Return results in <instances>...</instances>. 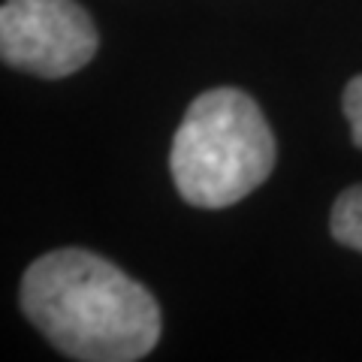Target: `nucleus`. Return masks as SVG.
Segmentation results:
<instances>
[{
    "label": "nucleus",
    "mask_w": 362,
    "mask_h": 362,
    "mask_svg": "<svg viewBox=\"0 0 362 362\" xmlns=\"http://www.w3.org/2000/svg\"><path fill=\"white\" fill-rule=\"evenodd\" d=\"M18 299L45 341L70 359L136 362L160 341V308L151 290L85 247L33 259Z\"/></svg>",
    "instance_id": "nucleus-1"
},
{
    "label": "nucleus",
    "mask_w": 362,
    "mask_h": 362,
    "mask_svg": "<svg viewBox=\"0 0 362 362\" xmlns=\"http://www.w3.org/2000/svg\"><path fill=\"white\" fill-rule=\"evenodd\" d=\"M275 157V136L254 97L239 88H211L178 124L169 169L185 202L226 209L263 185Z\"/></svg>",
    "instance_id": "nucleus-2"
},
{
    "label": "nucleus",
    "mask_w": 362,
    "mask_h": 362,
    "mask_svg": "<svg viewBox=\"0 0 362 362\" xmlns=\"http://www.w3.org/2000/svg\"><path fill=\"white\" fill-rule=\"evenodd\" d=\"M100 33L76 0H4L0 61L37 78L78 73L97 54Z\"/></svg>",
    "instance_id": "nucleus-3"
},
{
    "label": "nucleus",
    "mask_w": 362,
    "mask_h": 362,
    "mask_svg": "<svg viewBox=\"0 0 362 362\" xmlns=\"http://www.w3.org/2000/svg\"><path fill=\"white\" fill-rule=\"evenodd\" d=\"M329 230L335 235V242H341L362 254V185L347 187L344 194L335 199Z\"/></svg>",
    "instance_id": "nucleus-4"
},
{
    "label": "nucleus",
    "mask_w": 362,
    "mask_h": 362,
    "mask_svg": "<svg viewBox=\"0 0 362 362\" xmlns=\"http://www.w3.org/2000/svg\"><path fill=\"white\" fill-rule=\"evenodd\" d=\"M344 115L350 121V139L362 148V76H354L344 88Z\"/></svg>",
    "instance_id": "nucleus-5"
}]
</instances>
